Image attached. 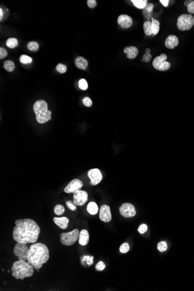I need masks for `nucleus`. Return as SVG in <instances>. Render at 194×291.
<instances>
[{
  "label": "nucleus",
  "mask_w": 194,
  "mask_h": 291,
  "mask_svg": "<svg viewBox=\"0 0 194 291\" xmlns=\"http://www.w3.org/2000/svg\"><path fill=\"white\" fill-rule=\"evenodd\" d=\"M15 223L12 236L16 242L26 244H34L37 242L40 233V228L33 220L18 219Z\"/></svg>",
  "instance_id": "f257e3e1"
},
{
  "label": "nucleus",
  "mask_w": 194,
  "mask_h": 291,
  "mask_svg": "<svg viewBox=\"0 0 194 291\" xmlns=\"http://www.w3.org/2000/svg\"><path fill=\"white\" fill-rule=\"evenodd\" d=\"M49 257V252L47 246L42 243H36L30 246L27 260L36 270H39L43 264L47 263Z\"/></svg>",
  "instance_id": "f03ea898"
},
{
  "label": "nucleus",
  "mask_w": 194,
  "mask_h": 291,
  "mask_svg": "<svg viewBox=\"0 0 194 291\" xmlns=\"http://www.w3.org/2000/svg\"><path fill=\"white\" fill-rule=\"evenodd\" d=\"M34 267L28 262L18 260L14 262L12 267V276L16 279H24L33 276Z\"/></svg>",
  "instance_id": "7ed1b4c3"
},
{
  "label": "nucleus",
  "mask_w": 194,
  "mask_h": 291,
  "mask_svg": "<svg viewBox=\"0 0 194 291\" xmlns=\"http://www.w3.org/2000/svg\"><path fill=\"white\" fill-rule=\"evenodd\" d=\"M33 110L36 120L44 124L51 119V112L48 109V104L44 100H39L33 105Z\"/></svg>",
  "instance_id": "20e7f679"
},
{
  "label": "nucleus",
  "mask_w": 194,
  "mask_h": 291,
  "mask_svg": "<svg viewBox=\"0 0 194 291\" xmlns=\"http://www.w3.org/2000/svg\"><path fill=\"white\" fill-rule=\"evenodd\" d=\"M194 25V16L191 14H182L179 17L177 26L181 31L189 30Z\"/></svg>",
  "instance_id": "39448f33"
},
{
  "label": "nucleus",
  "mask_w": 194,
  "mask_h": 291,
  "mask_svg": "<svg viewBox=\"0 0 194 291\" xmlns=\"http://www.w3.org/2000/svg\"><path fill=\"white\" fill-rule=\"evenodd\" d=\"M78 229H74L69 232H63L60 234V242L65 246H71L76 243L79 238Z\"/></svg>",
  "instance_id": "423d86ee"
},
{
  "label": "nucleus",
  "mask_w": 194,
  "mask_h": 291,
  "mask_svg": "<svg viewBox=\"0 0 194 291\" xmlns=\"http://www.w3.org/2000/svg\"><path fill=\"white\" fill-rule=\"evenodd\" d=\"M167 56L166 54H161L160 56H156L153 61L152 65L154 68L159 71H166L171 67L169 62L166 61Z\"/></svg>",
  "instance_id": "0eeeda50"
},
{
  "label": "nucleus",
  "mask_w": 194,
  "mask_h": 291,
  "mask_svg": "<svg viewBox=\"0 0 194 291\" xmlns=\"http://www.w3.org/2000/svg\"><path fill=\"white\" fill-rule=\"evenodd\" d=\"M29 251V248L26 244L17 242L14 246V255L19 260H27Z\"/></svg>",
  "instance_id": "6e6552de"
},
{
  "label": "nucleus",
  "mask_w": 194,
  "mask_h": 291,
  "mask_svg": "<svg viewBox=\"0 0 194 291\" xmlns=\"http://www.w3.org/2000/svg\"><path fill=\"white\" fill-rule=\"evenodd\" d=\"M119 211L121 215L126 218L133 217L136 215V210L134 205L130 203L122 204L119 208Z\"/></svg>",
  "instance_id": "1a4fd4ad"
},
{
  "label": "nucleus",
  "mask_w": 194,
  "mask_h": 291,
  "mask_svg": "<svg viewBox=\"0 0 194 291\" xmlns=\"http://www.w3.org/2000/svg\"><path fill=\"white\" fill-rule=\"evenodd\" d=\"M88 176L90 179V184L92 185L99 184L102 180V174L100 170L97 168L89 170Z\"/></svg>",
  "instance_id": "9d476101"
},
{
  "label": "nucleus",
  "mask_w": 194,
  "mask_h": 291,
  "mask_svg": "<svg viewBox=\"0 0 194 291\" xmlns=\"http://www.w3.org/2000/svg\"><path fill=\"white\" fill-rule=\"evenodd\" d=\"M88 201V194L85 191L79 190L73 194V202L76 206H83Z\"/></svg>",
  "instance_id": "9b49d317"
},
{
  "label": "nucleus",
  "mask_w": 194,
  "mask_h": 291,
  "mask_svg": "<svg viewBox=\"0 0 194 291\" xmlns=\"http://www.w3.org/2000/svg\"><path fill=\"white\" fill-rule=\"evenodd\" d=\"M83 186V183L79 179L75 178L72 180L64 188V192L67 194L74 193L75 192L80 190Z\"/></svg>",
  "instance_id": "f8f14e48"
},
{
  "label": "nucleus",
  "mask_w": 194,
  "mask_h": 291,
  "mask_svg": "<svg viewBox=\"0 0 194 291\" xmlns=\"http://www.w3.org/2000/svg\"><path fill=\"white\" fill-rule=\"evenodd\" d=\"M100 220L108 223L112 220V215L111 212V209L109 206L107 205H103L100 208Z\"/></svg>",
  "instance_id": "ddd939ff"
},
{
  "label": "nucleus",
  "mask_w": 194,
  "mask_h": 291,
  "mask_svg": "<svg viewBox=\"0 0 194 291\" xmlns=\"http://www.w3.org/2000/svg\"><path fill=\"white\" fill-rule=\"evenodd\" d=\"M118 24L124 29L131 27L133 25L132 18L127 15H121L118 17Z\"/></svg>",
  "instance_id": "4468645a"
},
{
  "label": "nucleus",
  "mask_w": 194,
  "mask_h": 291,
  "mask_svg": "<svg viewBox=\"0 0 194 291\" xmlns=\"http://www.w3.org/2000/svg\"><path fill=\"white\" fill-rule=\"evenodd\" d=\"M179 43V39L175 35H169L165 42V45L166 47L168 49H174L178 46Z\"/></svg>",
  "instance_id": "2eb2a0df"
},
{
  "label": "nucleus",
  "mask_w": 194,
  "mask_h": 291,
  "mask_svg": "<svg viewBox=\"0 0 194 291\" xmlns=\"http://www.w3.org/2000/svg\"><path fill=\"white\" fill-rule=\"evenodd\" d=\"M53 222L58 227L62 230H65L67 228L68 224L69 222V218L66 217H54Z\"/></svg>",
  "instance_id": "dca6fc26"
},
{
  "label": "nucleus",
  "mask_w": 194,
  "mask_h": 291,
  "mask_svg": "<svg viewBox=\"0 0 194 291\" xmlns=\"http://www.w3.org/2000/svg\"><path fill=\"white\" fill-rule=\"evenodd\" d=\"M124 52L127 55V58L130 59L135 58L139 53L138 49L134 46H130L124 48Z\"/></svg>",
  "instance_id": "f3484780"
},
{
  "label": "nucleus",
  "mask_w": 194,
  "mask_h": 291,
  "mask_svg": "<svg viewBox=\"0 0 194 291\" xmlns=\"http://www.w3.org/2000/svg\"><path fill=\"white\" fill-rule=\"evenodd\" d=\"M89 233L87 230H82L80 232L79 243L82 246H86L89 242Z\"/></svg>",
  "instance_id": "a211bd4d"
},
{
  "label": "nucleus",
  "mask_w": 194,
  "mask_h": 291,
  "mask_svg": "<svg viewBox=\"0 0 194 291\" xmlns=\"http://www.w3.org/2000/svg\"><path fill=\"white\" fill-rule=\"evenodd\" d=\"M75 65L77 68L84 70L88 66V62L85 58L80 56L76 58L75 61Z\"/></svg>",
  "instance_id": "6ab92c4d"
},
{
  "label": "nucleus",
  "mask_w": 194,
  "mask_h": 291,
  "mask_svg": "<svg viewBox=\"0 0 194 291\" xmlns=\"http://www.w3.org/2000/svg\"><path fill=\"white\" fill-rule=\"evenodd\" d=\"M87 210L90 215H95L98 211V206L94 202H91L87 205Z\"/></svg>",
  "instance_id": "aec40b11"
},
{
  "label": "nucleus",
  "mask_w": 194,
  "mask_h": 291,
  "mask_svg": "<svg viewBox=\"0 0 194 291\" xmlns=\"http://www.w3.org/2000/svg\"><path fill=\"white\" fill-rule=\"evenodd\" d=\"M143 28L145 32V34L147 36H150L152 35V22L149 20H147L144 23Z\"/></svg>",
  "instance_id": "412c9836"
},
{
  "label": "nucleus",
  "mask_w": 194,
  "mask_h": 291,
  "mask_svg": "<svg viewBox=\"0 0 194 291\" xmlns=\"http://www.w3.org/2000/svg\"><path fill=\"white\" fill-rule=\"evenodd\" d=\"M131 2L134 6L138 9L145 8L147 5V0H132Z\"/></svg>",
  "instance_id": "4be33fe9"
},
{
  "label": "nucleus",
  "mask_w": 194,
  "mask_h": 291,
  "mask_svg": "<svg viewBox=\"0 0 194 291\" xmlns=\"http://www.w3.org/2000/svg\"><path fill=\"white\" fill-rule=\"evenodd\" d=\"M160 30V23L158 20L153 19L152 21V34L156 35L159 33Z\"/></svg>",
  "instance_id": "5701e85b"
},
{
  "label": "nucleus",
  "mask_w": 194,
  "mask_h": 291,
  "mask_svg": "<svg viewBox=\"0 0 194 291\" xmlns=\"http://www.w3.org/2000/svg\"><path fill=\"white\" fill-rule=\"evenodd\" d=\"M6 45L8 47L14 48L18 46V41L15 38H9L7 40Z\"/></svg>",
  "instance_id": "b1692460"
},
{
  "label": "nucleus",
  "mask_w": 194,
  "mask_h": 291,
  "mask_svg": "<svg viewBox=\"0 0 194 291\" xmlns=\"http://www.w3.org/2000/svg\"><path fill=\"white\" fill-rule=\"evenodd\" d=\"M4 68L8 72H12L15 69V64L12 61H6L4 63Z\"/></svg>",
  "instance_id": "393cba45"
},
{
  "label": "nucleus",
  "mask_w": 194,
  "mask_h": 291,
  "mask_svg": "<svg viewBox=\"0 0 194 291\" xmlns=\"http://www.w3.org/2000/svg\"><path fill=\"white\" fill-rule=\"evenodd\" d=\"M54 213L58 216H60L63 215L65 212V208L61 205H57L54 208Z\"/></svg>",
  "instance_id": "a878e982"
},
{
  "label": "nucleus",
  "mask_w": 194,
  "mask_h": 291,
  "mask_svg": "<svg viewBox=\"0 0 194 291\" xmlns=\"http://www.w3.org/2000/svg\"><path fill=\"white\" fill-rule=\"evenodd\" d=\"M27 48L31 51H36L39 49V44L36 41L29 42L27 44Z\"/></svg>",
  "instance_id": "bb28decb"
},
{
  "label": "nucleus",
  "mask_w": 194,
  "mask_h": 291,
  "mask_svg": "<svg viewBox=\"0 0 194 291\" xmlns=\"http://www.w3.org/2000/svg\"><path fill=\"white\" fill-rule=\"evenodd\" d=\"M20 62L22 63H23V64H29V63H31L32 62V58L29 56H27L26 55H21L20 57Z\"/></svg>",
  "instance_id": "cd10ccee"
},
{
  "label": "nucleus",
  "mask_w": 194,
  "mask_h": 291,
  "mask_svg": "<svg viewBox=\"0 0 194 291\" xmlns=\"http://www.w3.org/2000/svg\"><path fill=\"white\" fill-rule=\"evenodd\" d=\"M79 87L82 90H86L88 87L87 81L84 79H81L79 81Z\"/></svg>",
  "instance_id": "c85d7f7f"
},
{
  "label": "nucleus",
  "mask_w": 194,
  "mask_h": 291,
  "mask_svg": "<svg viewBox=\"0 0 194 291\" xmlns=\"http://www.w3.org/2000/svg\"><path fill=\"white\" fill-rule=\"evenodd\" d=\"M158 249L161 252H163L167 249V244L165 241H162L158 245Z\"/></svg>",
  "instance_id": "c756f323"
},
{
  "label": "nucleus",
  "mask_w": 194,
  "mask_h": 291,
  "mask_svg": "<svg viewBox=\"0 0 194 291\" xmlns=\"http://www.w3.org/2000/svg\"><path fill=\"white\" fill-rule=\"evenodd\" d=\"M56 70L60 73H65L66 72L67 68L66 65L62 63H59L56 67Z\"/></svg>",
  "instance_id": "7c9ffc66"
},
{
  "label": "nucleus",
  "mask_w": 194,
  "mask_h": 291,
  "mask_svg": "<svg viewBox=\"0 0 194 291\" xmlns=\"http://www.w3.org/2000/svg\"><path fill=\"white\" fill-rule=\"evenodd\" d=\"M119 250L121 253H126L130 250L129 245L127 243L122 244L119 248Z\"/></svg>",
  "instance_id": "2f4dec72"
},
{
  "label": "nucleus",
  "mask_w": 194,
  "mask_h": 291,
  "mask_svg": "<svg viewBox=\"0 0 194 291\" xmlns=\"http://www.w3.org/2000/svg\"><path fill=\"white\" fill-rule=\"evenodd\" d=\"M83 103L87 107H90L93 105L92 100L89 97H87H87H84L83 99Z\"/></svg>",
  "instance_id": "473e14b6"
},
{
  "label": "nucleus",
  "mask_w": 194,
  "mask_h": 291,
  "mask_svg": "<svg viewBox=\"0 0 194 291\" xmlns=\"http://www.w3.org/2000/svg\"><path fill=\"white\" fill-rule=\"evenodd\" d=\"M105 267H106V266H105V263L103 262L100 261L96 265L95 269L98 271H103L105 269Z\"/></svg>",
  "instance_id": "72a5a7b5"
},
{
  "label": "nucleus",
  "mask_w": 194,
  "mask_h": 291,
  "mask_svg": "<svg viewBox=\"0 0 194 291\" xmlns=\"http://www.w3.org/2000/svg\"><path fill=\"white\" fill-rule=\"evenodd\" d=\"M66 205L67 208L72 211H74V210H76V209H77V206L73 202H72L71 201H67L66 202Z\"/></svg>",
  "instance_id": "f704fd0d"
},
{
  "label": "nucleus",
  "mask_w": 194,
  "mask_h": 291,
  "mask_svg": "<svg viewBox=\"0 0 194 291\" xmlns=\"http://www.w3.org/2000/svg\"><path fill=\"white\" fill-rule=\"evenodd\" d=\"M147 230V225L146 224H141L140 226L139 227V228H138V232H139L140 234H144L145 232H146Z\"/></svg>",
  "instance_id": "c9c22d12"
},
{
  "label": "nucleus",
  "mask_w": 194,
  "mask_h": 291,
  "mask_svg": "<svg viewBox=\"0 0 194 291\" xmlns=\"http://www.w3.org/2000/svg\"><path fill=\"white\" fill-rule=\"evenodd\" d=\"M152 57V55L151 54L145 53V54L143 55V57H142V58H143V61H144L145 62H146V63H148V62H149L151 61V60Z\"/></svg>",
  "instance_id": "e433bc0d"
},
{
  "label": "nucleus",
  "mask_w": 194,
  "mask_h": 291,
  "mask_svg": "<svg viewBox=\"0 0 194 291\" xmlns=\"http://www.w3.org/2000/svg\"><path fill=\"white\" fill-rule=\"evenodd\" d=\"M87 5L90 8H94L97 6V2L95 0H88L87 1Z\"/></svg>",
  "instance_id": "4c0bfd02"
},
{
  "label": "nucleus",
  "mask_w": 194,
  "mask_h": 291,
  "mask_svg": "<svg viewBox=\"0 0 194 291\" xmlns=\"http://www.w3.org/2000/svg\"><path fill=\"white\" fill-rule=\"evenodd\" d=\"M7 56V50L4 48H0V59H2Z\"/></svg>",
  "instance_id": "58836bf2"
},
{
  "label": "nucleus",
  "mask_w": 194,
  "mask_h": 291,
  "mask_svg": "<svg viewBox=\"0 0 194 291\" xmlns=\"http://www.w3.org/2000/svg\"><path fill=\"white\" fill-rule=\"evenodd\" d=\"M188 12L189 14H194V1H192L191 3L187 7Z\"/></svg>",
  "instance_id": "ea45409f"
},
{
  "label": "nucleus",
  "mask_w": 194,
  "mask_h": 291,
  "mask_svg": "<svg viewBox=\"0 0 194 291\" xmlns=\"http://www.w3.org/2000/svg\"><path fill=\"white\" fill-rule=\"evenodd\" d=\"M160 2H161L162 4H163L164 5V7H166L168 6V4L169 3V1L168 0H161Z\"/></svg>",
  "instance_id": "a19ab883"
},
{
  "label": "nucleus",
  "mask_w": 194,
  "mask_h": 291,
  "mask_svg": "<svg viewBox=\"0 0 194 291\" xmlns=\"http://www.w3.org/2000/svg\"><path fill=\"white\" fill-rule=\"evenodd\" d=\"M153 7H154L153 4H149L148 5V7L147 8L148 11H149V12H151V11L152 10V9H153Z\"/></svg>",
  "instance_id": "79ce46f5"
},
{
  "label": "nucleus",
  "mask_w": 194,
  "mask_h": 291,
  "mask_svg": "<svg viewBox=\"0 0 194 291\" xmlns=\"http://www.w3.org/2000/svg\"><path fill=\"white\" fill-rule=\"evenodd\" d=\"M192 1V0H186V1H185V2H184V5H185V6L188 7V6L191 3Z\"/></svg>",
  "instance_id": "37998d69"
},
{
  "label": "nucleus",
  "mask_w": 194,
  "mask_h": 291,
  "mask_svg": "<svg viewBox=\"0 0 194 291\" xmlns=\"http://www.w3.org/2000/svg\"><path fill=\"white\" fill-rule=\"evenodd\" d=\"M2 17H3V11H2V8H1L0 9V19L1 20H2Z\"/></svg>",
  "instance_id": "c03bdc74"
},
{
  "label": "nucleus",
  "mask_w": 194,
  "mask_h": 291,
  "mask_svg": "<svg viewBox=\"0 0 194 291\" xmlns=\"http://www.w3.org/2000/svg\"><path fill=\"white\" fill-rule=\"evenodd\" d=\"M151 52V49L149 48H147L145 49V53H148V54H150Z\"/></svg>",
  "instance_id": "a18cd8bd"
}]
</instances>
